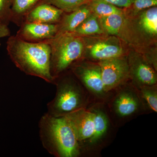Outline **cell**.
<instances>
[{
    "instance_id": "cell-1",
    "label": "cell",
    "mask_w": 157,
    "mask_h": 157,
    "mask_svg": "<svg viewBox=\"0 0 157 157\" xmlns=\"http://www.w3.org/2000/svg\"><path fill=\"white\" fill-rule=\"evenodd\" d=\"M8 55L21 71L53 84L50 72L51 48L46 41L32 42L10 36L7 42Z\"/></svg>"
},
{
    "instance_id": "cell-2",
    "label": "cell",
    "mask_w": 157,
    "mask_h": 157,
    "mask_svg": "<svg viewBox=\"0 0 157 157\" xmlns=\"http://www.w3.org/2000/svg\"><path fill=\"white\" fill-rule=\"evenodd\" d=\"M42 146L56 157H81V150L73 129L66 117H55L46 113L39 122Z\"/></svg>"
},
{
    "instance_id": "cell-3",
    "label": "cell",
    "mask_w": 157,
    "mask_h": 157,
    "mask_svg": "<svg viewBox=\"0 0 157 157\" xmlns=\"http://www.w3.org/2000/svg\"><path fill=\"white\" fill-rule=\"evenodd\" d=\"M55 97L47 104V113L55 117L65 116L93 104L88 93L70 70L55 78Z\"/></svg>"
},
{
    "instance_id": "cell-4",
    "label": "cell",
    "mask_w": 157,
    "mask_h": 157,
    "mask_svg": "<svg viewBox=\"0 0 157 157\" xmlns=\"http://www.w3.org/2000/svg\"><path fill=\"white\" fill-rule=\"evenodd\" d=\"M119 38L129 48L138 49L157 45V7L133 14L124 12Z\"/></svg>"
},
{
    "instance_id": "cell-5",
    "label": "cell",
    "mask_w": 157,
    "mask_h": 157,
    "mask_svg": "<svg viewBox=\"0 0 157 157\" xmlns=\"http://www.w3.org/2000/svg\"><path fill=\"white\" fill-rule=\"evenodd\" d=\"M105 105L111 120L118 129L140 116L149 114L138 89L130 81L113 91Z\"/></svg>"
},
{
    "instance_id": "cell-6",
    "label": "cell",
    "mask_w": 157,
    "mask_h": 157,
    "mask_svg": "<svg viewBox=\"0 0 157 157\" xmlns=\"http://www.w3.org/2000/svg\"><path fill=\"white\" fill-rule=\"evenodd\" d=\"M45 41L50 46V72L54 80L83 57L84 42L82 37L73 33H64Z\"/></svg>"
},
{
    "instance_id": "cell-7",
    "label": "cell",
    "mask_w": 157,
    "mask_h": 157,
    "mask_svg": "<svg viewBox=\"0 0 157 157\" xmlns=\"http://www.w3.org/2000/svg\"><path fill=\"white\" fill-rule=\"evenodd\" d=\"M87 108L94 115V131L82 149L81 157H101L102 151L113 142L118 128L111 120L105 104H92Z\"/></svg>"
},
{
    "instance_id": "cell-8",
    "label": "cell",
    "mask_w": 157,
    "mask_h": 157,
    "mask_svg": "<svg viewBox=\"0 0 157 157\" xmlns=\"http://www.w3.org/2000/svg\"><path fill=\"white\" fill-rule=\"evenodd\" d=\"M70 70L87 91L93 104L107 103L112 92L107 93L104 90L98 62L81 59L74 63Z\"/></svg>"
},
{
    "instance_id": "cell-9",
    "label": "cell",
    "mask_w": 157,
    "mask_h": 157,
    "mask_svg": "<svg viewBox=\"0 0 157 157\" xmlns=\"http://www.w3.org/2000/svg\"><path fill=\"white\" fill-rule=\"evenodd\" d=\"M82 37L84 42L82 59L91 61L99 62L127 55L128 51V45L116 36L104 34Z\"/></svg>"
},
{
    "instance_id": "cell-10",
    "label": "cell",
    "mask_w": 157,
    "mask_h": 157,
    "mask_svg": "<svg viewBox=\"0 0 157 157\" xmlns=\"http://www.w3.org/2000/svg\"><path fill=\"white\" fill-rule=\"evenodd\" d=\"M101 67L104 89L111 93L130 81L127 55L103 60L98 62Z\"/></svg>"
},
{
    "instance_id": "cell-11",
    "label": "cell",
    "mask_w": 157,
    "mask_h": 157,
    "mask_svg": "<svg viewBox=\"0 0 157 157\" xmlns=\"http://www.w3.org/2000/svg\"><path fill=\"white\" fill-rule=\"evenodd\" d=\"M130 81L137 89L157 84V71L140 53L129 48L127 54Z\"/></svg>"
},
{
    "instance_id": "cell-12",
    "label": "cell",
    "mask_w": 157,
    "mask_h": 157,
    "mask_svg": "<svg viewBox=\"0 0 157 157\" xmlns=\"http://www.w3.org/2000/svg\"><path fill=\"white\" fill-rule=\"evenodd\" d=\"M73 129L81 150L92 137L94 115L88 108H82L65 116Z\"/></svg>"
},
{
    "instance_id": "cell-13",
    "label": "cell",
    "mask_w": 157,
    "mask_h": 157,
    "mask_svg": "<svg viewBox=\"0 0 157 157\" xmlns=\"http://www.w3.org/2000/svg\"><path fill=\"white\" fill-rule=\"evenodd\" d=\"M20 27L16 36L29 42H41L52 39L58 32L57 24L24 22Z\"/></svg>"
},
{
    "instance_id": "cell-14",
    "label": "cell",
    "mask_w": 157,
    "mask_h": 157,
    "mask_svg": "<svg viewBox=\"0 0 157 157\" xmlns=\"http://www.w3.org/2000/svg\"><path fill=\"white\" fill-rule=\"evenodd\" d=\"M64 13L61 9L50 4L39 3L28 13L23 22L57 24Z\"/></svg>"
},
{
    "instance_id": "cell-15",
    "label": "cell",
    "mask_w": 157,
    "mask_h": 157,
    "mask_svg": "<svg viewBox=\"0 0 157 157\" xmlns=\"http://www.w3.org/2000/svg\"><path fill=\"white\" fill-rule=\"evenodd\" d=\"M91 13L87 3L72 12L64 13L60 21L57 24L58 32L56 36L64 33H73Z\"/></svg>"
},
{
    "instance_id": "cell-16",
    "label": "cell",
    "mask_w": 157,
    "mask_h": 157,
    "mask_svg": "<svg viewBox=\"0 0 157 157\" xmlns=\"http://www.w3.org/2000/svg\"><path fill=\"white\" fill-rule=\"evenodd\" d=\"M40 1L41 0H11V21L20 26L28 13L39 4Z\"/></svg>"
},
{
    "instance_id": "cell-17",
    "label": "cell",
    "mask_w": 157,
    "mask_h": 157,
    "mask_svg": "<svg viewBox=\"0 0 157 157\" xmlns=\"http://www.w3.org/2000/svg\"><path fill=\"white\" fill-rule=\"evenodd\" d=\"M72 33L81 37L92 36L105 34L101 27L99 16L92 12Z\"/></svg>"
},
{
    "instance_id": "cell-18",
    "label": "cell",
    "mask_w": 157,
    "mask_h": 157,
    "mask_svg": "<svg viewBox=\"0 0 157 157\" xmlns=\"http://www.w3.org/2000/svg\"><path fill=\"white\" fill-rule=\"evenodd\" d=\"M100 23L104 34L118 36L124 20V11L99 17Z\"/></svg>"
},
{
    "instance_id": "cell-19",
    "label": "cell",
    "mask_w": 157,
    "mask_h": 157,
    "mask_svg": "<svg viewBox=\"0 0 157 157\" xmlns=\"http://www.w3.org/2000/svg\"><path fill=\"white\" fill-rule=\"evenodd\" d=\"M88 5L91 12L99 17L123 13L124 11V9H121L104 0H90Z\"/></svg>"
},
{
    "instance_id": "cell-20",
    "label": "cell",
    "mask_w": 157,
    "mask_h": 157,
    "mask_svg": "<svg viewBox=\"0 0 157 157\" xmlns=\"http://www.w3.org/2000/svg\"><path fill=\"white\" fill-rule=\"evenodd\" d=\"M139 94L149 113L157 112V84L138 89Z\"/></svg>"
},
{
    "instance_id": "cell-21",
    "label": "cell",
    "mask_w": 157,
    "mask_h": 157,
    "mask_svg": "<svg viewBox=\"0 0 157 157\" xmlns=\"http://www.w3.org/2000/svg\"><path fill=\"white\" fill-rule=\"evenodd\" d=\"M90 0H41L39 3L50 4L65 13H70L80 6L87 4Z\"/></svg>"
},
{
    "instance_id": "cell-22",
    "label": "cell",
    "mask_w": 157,
    "mask_h": 157,
    "mask_svg": "<svg viewBox=\"0 0 157 157\" xmlns=\"http://www.w3.org/2000/svg\"><path fill=\"white\" fill-rule=\"evenodd\" d=\"M135 50L140 53L157 71V45Z\"/></svg>"
},
{
    "instance_id": "cell-23",
    "label": "cell",
    "mask_w": 157,
    "mask_h": 157,
    "mask_svg": "<svg viewBox=\"0 0 157 157\" xmlns=\"http://www.w3.org/2000/svg\"><path fill=\"white\" fill-rule=\"evenodd\" d=\"M157 6V0H134L132 6L129 9H124L127 14H133L154 6Z\"/></svg>"
},
{
    "instance_id": "cell-24",
    "label": "cell",
    "mask_w": 157,
    "mask_h": 157,
    "mask_svg": "<svg viewBox=\"0 0 157 157\" xmlns=\"http://www.w3.org/2000/svg\"><path fill=\"white\" fill-rule=\"evenodd\" d=\"M11 0H0V20L7 25L11 22Z\"/></svg>"
},
{
    "instance_id": "cell-25",
    "label": "cell",
    "mask_w": 157,
    "mask_h": 157,
    "mask_svg": "<svg viewBox=\"0 0 157 157\" xmlns=\"http://www.w3.org/2000/svg\"><path fill=\"white\" fill-rule=\"evenodd\" d=\"M122 9H128L131 7L134 0H104Z\"/></svg>"
},
{
    "instance_id": "cell-26",
    "label": "cell",
    "mask_w": 157,
    "mask_h": 157,
    "mask_svg": "<svg viewBox=\"0 0 157 157\" xmlns=\"http://www.w3.org/2000/svg\"><path fill=\"white\" fill-rule=\"evenodd\" d=\"M11 32L8 25L0 20V46L1 45V39L5 37H9Z\"/></svg>"
}]
</instances>
